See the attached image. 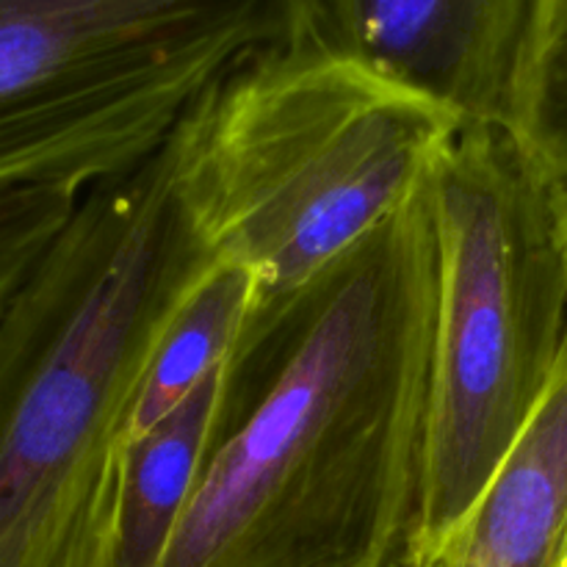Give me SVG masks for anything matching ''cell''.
<instances>
[{
  "label": "cell",
  "instance_id": "cell-1",
  "mask_svg": "<svg viewBox=\"0 0 567 567\" xmlns=\"http://www.w3.org/2000/svg\"><path fill=\"white\" fill-rule=\"evenodd\" d=\"M435 233L421 192L316 280L219 421L158 567H399L424 485Z\"/></svg>",
  "mask_w": 567,
  "mask_h": 567
},
{
  "label": "cell",
  "instance_id": "cell-2",
  "mask_svg": "<svg viewBox=\"0 0 567 567\" xmlns=\"http://www.w3.org/2000/svg\"><path fill=\"white\" fill-rule=\"evenodd\" d=\"M177 133L89 188L0 316V567H111L127 413L161 327L208 269Z\"/></svg>",
  "mask_w": 567,
  "mask_h": 567
},
{
  "label": "cell",
  "instance_id": "cell-3",
  "mask_svg": "<svg viewBox=\"0 0 567 567\" xmlns=\"http://www.w3.org/2000/svg\"><path fill=\"white\" fill-rule=\"evenodd\" d=\"M463 125L408 83L299 44L244 64L188 114L183 208L214 258L255 275L225 413L266 380L316 280L421 192Z\"/></svg>",
  "mask_w": 567,
  "mask_h": 567
},
{
  "label": "cell",
  "instance_id": "cell-4",
  "mask_svg": "<svg viewBox=\"0 0 567 567\" xmlns=\"http://www.w3.org/2000/svg\"><path fill=\"white\" fill-rule=\"evenodd\" d=\"M435 332L404 563L463 520L540 408L567 338L563 205L507 122L465 120L426 175Z\"/></svg>",
  "mask_w": 567,
  "mask_h": 567
},
{
  "label": "cell",
  "instance_id": "cell-5",
  "mask_svg": "<svg viewBox=\"0 0 567 567\" xmlns=\"http://www.w3.org/2000/svg\"><path fill=\"white\" fill-rule=\"evenodd\" d=\"M302 0H0V192H89L166 147Z\"/></svg>",
  "mask_w": 567,
  "mask_h": 567
},
{
  "label": "cell",
  "instance_id": "cell-6",
  "mask_svg": "<svg viewBox=\"0 0 567 567\" xmlns=\"http://www.w3.org/2000/svg\"><path fill=\"white\" fill-rule=\"evenodd\" d=\"M537 0H302L293 42L507 122Z\"/></svg>",
  "mask_w": 567,
  "mask_h": 567
},
{
  "label": "cell",
  "instance_id": "cell-7",
  "mask_svg": "<svg viewBox=\"0 0 567 567\" xmlns=\"http://www.w3.org/2000/svg\"><path fill=\"white\" fill-rule=\"evenodd\" d=\"M567 338L540 408L457 526L399 567H565Z\"/></svg>",
  "mask_w": 567,
  "mask_h": 567
},
{
  "label": "cell",
  "instance_id": "cell-8",
  "mask_svg": "<svg viewBox=\"0 0 567 567\" xmlns=\"http://www.w3.org/2000/svg\"><path fill=\"white\" fill-rule=\"evenodd\" d=\"M227 369L142 435L122 443L111 509V567H158L219 432Z\"/></svg>",
  "mask_w": 567,
  "mask_h": 567
},
{
  "label": "cell",
  "instance_id": "cell-9",
  "mask_svg": "<svg viewBox=\"0 0 567 567\" xmlns=\"http://www.w3.org/2000/svg\"><path fill=\"white\" fill-rule=\"evenodd\" d=\"M252 302V271L233 260H210L150 349L127 413L125 441L158 424L205 377L230 365Z\"/></svg>",
  "mask_w": 567,
  "mask_h": 567
},
{
  "label": "cell",
  "instance_id": "cell-10",
  "mask_svg": "<svg viewBox=\"0 0 567 567\" xmlns=\"http://www.w3.org/2000/svg\"><path fill=\"white\" fill-rule=\"evenodd\" d=\"M507 125L567 197V0H537Z\"/></svg>",
  "mask_w": 567,
  "mask_h": 567
},
{
  "label": "cell",
  "instance_id": "cell-11",
  "mask_svg": "<svg viewBox=\"0 0 567 567\" xmlns=\"http://www.w3.org/2000/svg\"><path fill=\"white\" fill-rule=\"evenodd\" d=\"M83 194L66 186L0 192V316L64 230Z\"/></svg>",
  "mask_w": 567,
  "mask_h": 567
},
{
  "label": "cell",
  "instance_id": "cell-12",
  "mask_svg": "<svg viewBox=\"0 0 567 567\" xmlns=\"http://www.w3.org/2000/svg\"><path fill=\"white\" fill-rule=\"evenodd\" d=\"M559 205H563V216H565V230H567V197H559Z\"/></svg>",
  "mask_w": 567,
  "mask_h": 567
},
{
  "label": "cell",
  "instance_id": "cell-13",
  "mask_svg": "<svg viewBox=\"0 0 567 567\" xmlns=\"http://www.w3.org/2000/svg\"><path fill=\"white\" fill-rule=\"evenodd\" d=\"M565 567H567V563H565Z\"/></svg>",
  "mask_w": 567,
  "mask_h": 567
}]
</instances>
